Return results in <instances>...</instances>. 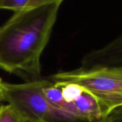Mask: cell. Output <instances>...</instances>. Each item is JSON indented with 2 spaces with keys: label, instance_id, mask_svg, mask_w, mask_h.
Listing matches in <instances>:
<instances>
[{
  "label": "cell",
  "instance_id": "cell-5",
  "mask_svg": "<svg viewBox=\"0 0 122 122\" xmlns=\"http://www.w3.org/2000/svg\"><path fill=\"white\" fill-rule=\"evenodd\" d=\"M78 119L89 122L102 121L103 112L98 100L86 90L74 102Z\"/></svg>",
  "mask_w": 122,
  "mask_h": 122
},
{
  "label": "cell",
  "instance_id": "cell-6",
  "mask_svg": "<svg viewBox=\"0 0 122 122\" xmlns=\"http://www.w3.org/2000/svg\"><path fill=\"white\" fill-rule=\"evenodd\" d=\"M46 0H0V9L15 12L27 10L43 4Z\"/></svg>",
  "mask_w": 122,
  "mask_h": 122
},
{
  "label": "cell",
  "instance_id": "cell-12",
  "mask_svg": "<svg viewBox=\"0 0 122 122\" xmlns=\"http://www.w3.org/2000/svg\"><path fill=\"white\" fill-rule=\"evenodd\" d=\"M1 81H2V80H1V79H0V85H1Z\"/></svg>",
  "mask_w": 122,
  "mask_h": 122
},
{
  "label": "cell",
  "instance_id": "cell-10",
  "mask_svg": "<svg viewBox=\"0 0 122 122\" xmlns=\"http://www.w3.org/2000/svg\"><path fill=\"white\" fill-rule=\"evenodd\" d=\"M4 102V99H3V98H2V97L1 95V93H0V106H1Z\"/></svg>",
  "mask_w": 122,
  "mask_h": 122
},
{
  "label": "cell",
  "instance_id": "cell-2",
  "mask_svg": "<svg viewBox=\"0 0 122 122\" xmlns=\"http://www.w3.org/2000/svg\"><path fill=\"white\" fill-rule=\"evenodd\" d=\"M50 80L59 84H76L92 94L102 107L103 119L122 107V66L80 67L55 74Z\"/></svg>",
  "mask_w": 122,
  "mask_h": 122
},
{
  "label": "cell",
  "instance_id": "cell-8",
  "mask_svg": "<svg viewBox=\"0 0 122 122\" xmlns=\"http://www.w3.org/2000/svg\"><path fill=\"white\" fill-rule=\"evenodd\" d=\"M0 122H26L9 104L0 106Z\"/></svg>",
  "mask_w": 122,
  "mask_h": 122
},
{
  "label": "cell",
  "instance_id": "cell-1",
  "mask_svg": "<svg viewBox=\"0 0 122 122\" xmlns=\"http://www.w3.org/2000/svg\"><path fill=\"white\" fill-rule=\"evenodd\" d=\"M62 0L15 12L0 27V68L26 81L41 79V56L57 19Z\"/></svg>",
  "mask_w": 122,
  "mask_h": 122
},
{
  "label": "cell",
  "instance_id": "cell-13",
  "mask_svg": "<svg viewBox=\"0 0 122 122\" xmlns=\"http://www.w3.org/2000/svg\"></svg>",
  "mask_w": 122,
  "mask_h": 122
},
{
  "label": "cell",
  "instance_id": "cell-9",
  "mask_svg": "<svg viewBox=\"0 0 122 122\" xmlns=\"http://www.w3.org/2000/svg\"><path fill=\"white\" fill-rule=\"evenodd\" d=\"M99 122H122V114L117 112H114L109 117Z\"/></svg>",
  "mask_w": 122,
  "mask_h": 122
},
{
  "label": "cell",
  "instance_id": "cell-11",
  "mask_svg": "<svg viewBox=\"0 0 122 122\" xmlns=\"http://www.w3.org/2000/svg\"><path fill=\"white\" fill-rule=\"evenodd\" d=\"M114 112H118V113H119V114H122V108L118 109H117V110H115Z\"/></svg>",
  "mask_w": 122,
  "mask_h": 122
},
{
  "label": "cell",
  "instance_id": "cell-3",
  "mask_svg": "<svg viewBox=\"0 0 122 122\" xmlns=\"http://www.w3.org/2000/svg\"><path fill=\"white\" fill-rule=\"evenodd\" d=\"M49 79H38L21 84L1 81L0 93L4 102L12 107L26 122H54L68 118L56 110L46 99L43 89Z\"/></svg>",
  "mask_w": 122,
  "mask_h": 122
},
{
  "label": "cell",
  "instance_id": "cell-4",
  "mask_svg": "<svg viewBox=\"0 0 122 122\" xmlns=\"http://www.w3.org/2000/svg\"><path fill=\"white\" fill-rule=\"evenodd\" d=\"M120 66H122V34L85 55L81 61V68Z\"/></svg>",
  "mask_w": 122,
  "mask_h": 122
},
{
  "label": "cell",
  "instance_id": "cell-7",
  "mask_svg": "<svg viewBox=\"0 0 122 122\" xmlns=\"http://www.w3.org/2000/svg\"><path fill=\"white\" fill-rule=\"evenodd\" d=\"M54 84L60 87L63 98L67 103H74V102L77 99L84 91L81 86L73 83Z\"/></svg>",
  "mask_w": 122,
  "mask_h": 122
}]
</instances>
